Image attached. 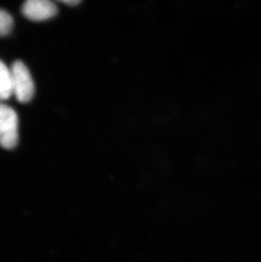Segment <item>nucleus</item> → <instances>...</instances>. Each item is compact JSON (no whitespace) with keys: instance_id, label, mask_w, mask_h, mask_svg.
<instances>
[{"instance_id":"1","label":"nucleus","mask_w":261,"mask_h":262,"mask_svg":"<svg viewBox=\"0 0 261 262\" xmlns=\"http://www.w3.org/2000/svg\"><path fill=\"white\" fill-rule=\"evenodd\" d=\"M13 94L20 103H27L34 95V82L29 70L23 61L16 60L10 67Z\"/></svg>"},{"instance_id":"2","label":"nucleus","mask_w":261,"mask_h":262,"mask_svg":"<svg viewBox=\"0 0 261 262\" xmlns=\"http://www.w3.org/2000/svg\"><path fill=\"white\" fill-rule=\"evenodd\" d=\"M18 116L6 104L0 103V145L10 149L18 143Z\"/></svg>"},{"instance_id":"3","label":"nucleus","mask_w":261,"mask_h":262,"mask_svg":"<svg viewBox=\"0 0 261 262\" xmlns=\"http://www.w3.org/2000/svg\"><path fill=\"white\" fill-rule=\"evenodd\" d=\"M21 12L29 20L42 21L54 17L58 8L50 0H27L23 5Z\"/></svg>"},{"instance_id":"4","label":"nucleus","mask_w":261,"mask_h":262,"mask_svg":"<svg viewBox=\"0 0 261 262\" xmlns=\"http://www.w3.org/2000/svg\"><path fill=\"white\" fill-rule=\"evenodd\" d=\"M12 94L11 71L2 60H0V101L6 100Z\"/></svg>"},{"instance_id":"5","label":"nucleus","mask_w":261,"mask_h":262,"mask_svg":"<svg viewBox=\"0 0 261 262\" xmlns=\"http://www.w3.org/2000/svg\"><path fill=\"white\" fill-rule=\"evenodd\" d=\"M13 18L10 14L4 10H0V37L9 34L13 28Z\"/></svg>"},{"instance_id":"6","label":"nucleus","mask_w":261,"mask_h":262,"mask_svg":"<svg viewBox=\"0 0 261 262\" xmlns=\"http://www.w3.org/2000/svg\"><path fill=\"white\" fill-rule=\"evenodd\" d=\"M61 3L67 5H71V6H74V5H78L80 1L78 0H64V1H61Z\"/></svg>"}]
</instances>
